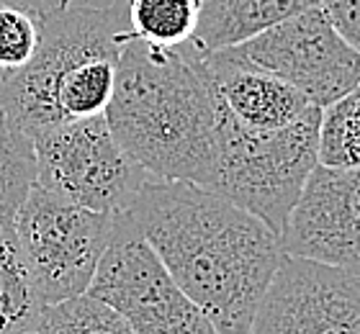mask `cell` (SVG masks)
<instances>
[{
	"label": "cell",
	"instance_id": "cell-19",
	"mask_svg": "<svg viewBox=\"0 0 360 334\" xmlns=\"http://www.w3.org/2000/svg\"><path fill=\"white\" fill-rule=\"evenodd\" d=\"M335 29L360 52V0H319Z\"/></svg>",
	"mask_w": 360,
	"mask_h": 334
},
{
	"label": "cell",
	"instance_id": "cell-7",
	"mask_svg": "<svg viewBox=\"0 0 360 334\" xmlns=\"http://www.w3.org/2000/svg\"><path fill=\"white\" fill-rule=\"evenodd\" d=\"M11 226L41 301L54 306L88 290L111 245L116 216L77 206L34 183Z\"/></svg>",
	"mask_w": 360,
	"mask_h": 334
},
{
	"label": "cell",
	"instance_id": "cell-1",
	"mask_svg": "<svg viewBox=\"0 0 360 334\" xmlns=\"http://www.w3.org/2000/svg\"><path fill=\"white\" fill-rule=\"evenodd\" d=\"M129 214L219 334L250 332L285 255L276 231L232 200L178 180H150Z\"/></svg>",
	"mask_w": 360,
	"mask_h": 334
},
{
	"label": "cell",
	"instance_id": "cell-18",
	"mask_svg": "<svg viewBox=\"0 0 360 334\" xmlns=\"http://www.w3.org/2000/svg\"><path fill=\"white\" fill-rule=\"evenodd\" d=\"M41 37V15L0 3V77L29 65Z\"/></svg>",
	"mask_w": 360,
	"mask_h": 334
},
{
	"label": "cell",
	"instance_id": "cell-3",
	"mask_svg": "<svg viewBox=\"0 0 360 334\" xmlns=\"http://www.w3.org/2000/svg\"><path fill=\"white\" fill-rule=\"evenodd\" d=\"M131 34L129 0L62 6L41 13L29 65L0 77V105L26 136L62 121L103 116L113 96L121 49Z\"/></svg>",
	"mask_w": 360,
	"mask_h": 334
},
{
	"label": "cell",
	"instance_id": "cell-14",
	"mask_svg": "<svg viewBox=\"0 0 360 334\" xmlns=\"http://www.w3.org/2000/svg\"><path fill=\"white\" fill-rule=\"evenodd\" d=\"M37 183V157L31 136L8 119L0 105V226H11Z\"/></svg>",
	"mask_w": 360,
	"mask_h": 334
},
{
	"label": "cell",
	"instance_id": "cell-9",
	"mask_svg": "<svg viewBox=\"0 0 360 334\" xmlns=\"http://www.w3.org/2000/svg\"><path fill=\"white\" fill-rule=\"evenodd\" d=\"M248 334H360V275L283 255Z\"/></svg>",
	"mask_w": 360,
	"mask_h": 334
},
{
	"label": "cell",
	"instance_id": "cell-13",
	"mask_svg": "<svg viewBox=\"0 0 360 334\" xmlns=\"http://www.w3.org/2000/svg\"><path fill=\"white\" fill-rule=\"evenodd\" d=\"M44 309L13 226H0V334H34Z\"/></svg>",
	"mask_w": 360,
	"mask_h": 334
},
{
	"label": "cell",
	"instance_id": "cell-5",
	"mask_svg": "<svg viewBox=\"0 0 360 334\" xmlns=\"http://www.w3.org/2000/svg\"><path fill=\"white\" fill-rule=\"evenodd\" d=\"M37 186L98 214L134 206L150 172L121 147L105 116L62 121L31 136Z\"/></svg>",
	"mask_w": 360,
	"mask_h": 334
},
{
	"label": "cell",
	"instance_id": "cell-4",
	"mask_svg": "<svg viewBox=\"0 0 360 334\" xmlns=\"http://www.w3.org/2000/svg\"><path fill=\"white\" fill-rule=\"evenodd\" d=\"M319 119L322 108L311 105L283 129H248L219 105L217 160L206 191L245 208L281 237L319 165Z\"/></svg>",
	"mask_w": 360,
	"mask_h": 334
},
{
	"label": "cell",
	"instance_id": "cell-6",
	"mask_svg": "<svg viewBox=\"0 0 360 334\" xmlns=\"http://www.w3.org/2000/svg\"><path fill=\"white\" fill-rule=\"evenodd\" d=\"M85 293L113 309L134 334H219L173 281L129 211L116 216L111 245Z\"/></svg>",
	"mask_w": 360,
	"mask_h": 334
},
{
	"label": "cell",
	"instance_id": "cell-16",
	"mask_svg": "<svg viewBox=\"0 0 360 334\" xmlns=\"http://www.w3.org/2000/svg\"><path fill=\"white\" fill-rule=\"evenodd\" d=\"M319 165L360 170V82L350 93L322 108Z\"/></svg>",
	"mask_w": 360,
	"mask_h": 334
},
{
	"label": "cell",
	"instance_id": "cell-12",
	"mask_svg": "<svg viewBox=\"0 0 360 334\" xmlns=\"http://www.w3.org/2000/svg\"><path fill=\"white\" fill-rule=\"evenodd\" d=\"M319 0H198V26L188 46L198 54L237 46Z\"/></svg>",
	"mask_w": 360,
	"mask_h": 334
},
{
	"label": "cell",
	"instance_id": "cell-10",
	"mask_svg": "<svg viewBox=\"0 0 360 334\" xmlns=\"http://www.w3.org/2000/svg\"><path fill=\"white\" fill-rule=\"evenodd\" d=\"M281 247L291 257L360 275V170L316 165L285 221Z\"/></svg>",
	"mask_w": 360,
	"mask_h": 334
},
{
	"label": "cell",
	"instance_id": "cell-2",
	"mask_svg": "<svg viewBox=\"0 0 360 334\" xmlns=\"http://www.w3.org/2000/svg\"><path fill=\"white\" fill-rule=\"evenodd\" d=\"M105 121L152 180L206 188L214 172L219 105L195 54L129 39Z\"/></svg>",
	"mask_w": 360,
	"mask_h": 334
},
{
	"label": "cell",
	"instance_id": "cell-20",
	"mask_svg": "<svg viewBox=\"0 0 360 334\" xmlns=\"http://www.w3.org/2000/svg\"><path fill=\"white\" fill-rule=\"evenodd\" d=\"M0 3H11V6L26 8V11H34V13H49L54 8L68 6L70 0H0Z\"/></svg>",
	"mask_w": 360,
	"mask_h": 334
},
{
	"label": "cell",
	"instance_id": "cell-17",
	"mask_svg": "<svg viewBox=\"0 0 360 334\" xmlns=\"http://www.w3.org/2000/svg\"><path fill=\"white\" fill-rule=\"evenodd\" d=\"M34 334H134L119 314L98 298L75 296L46 306Z\"/></svg>",
	"mask_w": 360,
	"mask_h": 334
},
{
	"label": "cell",
	"instance_id": "cell-15",
	"mask_svg": "<svg viewBox=\"0 0 360 334\" xmlns=\"http://www.w3.org/2000/svg\"><path fill=\"white\" fill-rule=\"evenodd\" d=\"M129 23L134 39L175 49L193 39L198 0H129Z\"/></svg>",
	"mask_w": 360,
	"mask_h": 334
},
{
	"label": "cell",
	"instance_id": "cell-8",
	"mask_svg": "<svg viewBox=\"0 0 360 334\" xmlns=\"http://www.w3.org/2000/svg\"><path fill=\"white\" fill-rule=\"evenodd\" d=\"M219 52L276 75L316 108H327L360 82V52L347 44L319 3Z\"/></svg>",
	"mask_w": 360,
	"mask_h": 334
},
{
	"label": "cell",
	"instance_id": "cell-11",
	"mask_svg": "<svg viewBox=\"0 0 360 334\" xmlns=\"http://www.w3.org/2000/svg\"><path fill=\"white\" fill-rule=\"evenodd\" d=\"M193 54L217 96V103L221 105V111L242 127L283 129L311 108V103L299 90L260 67L237 62L226 57L224 52Z\"/></svg>",
	"mask_w": 360,
	"mask_h": 334
}]
</instances>
